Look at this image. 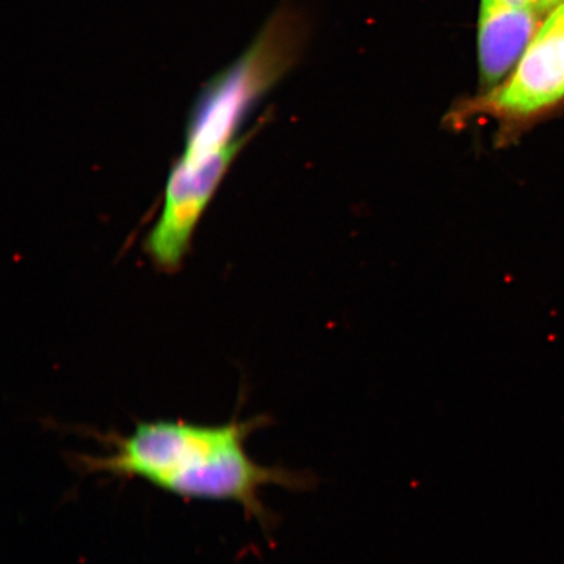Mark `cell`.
Returning a JSON list of instances; mask_svg holds the SVG:
<instances>
[{"label":"cell","instance_id":"1","mask_svg":"<svg viewBox=\"0 0 564 564\" xmlns=\"http://www.w3.org/2000/svg\"><path fill=\"white\" fill-rule=\"evenodd\" d=\"M271 422L270 415L259 414L249 420L235 415L223 425L139 421L126 435L115 430H90V436L104 443L108 454H73L70 462L82 474L139 478L176 497L236 503L270 533L273 513L264 506L260 491L270 485L310 491L317 484L310 471L264 467L247 454L250 435Z\"/></svg>","mask_w":564,"mask_h":564},{"label":"cell","instance_id":"2","mask_svg":"<svg viewBox=\"0 0 564 564\" xmlns=\"http://www.w3.org/2000/svg\"><path fill=\"white\" fill-rule=\"evenodd\" d=\"M302 23L281 9L247 51L203 87L186 126L183 159L206 160L238 138L260 98L293 66L300 52Z\"/></svg>","mask_w":564,"mask_h":564},{"label":"cell","instance_id":"3","mask_svg":"<svg viewBox=\"0 0 564 564\" xmlns=\"http://www.w3.org/2000/svg\"><path fill=\"white\" fill-rule=\"evenodd\" d=\"M564 105V3L550 13L509 77L497 87L457 104L447 116L451 129L492 121L496 145L519 143L533 127Z\"/></svg>","mask_w":564,"mask_h":564},{"label":"cell","instance_id":"4","mask_svg":"<svg viewBox=\"0 0 564 564\" xmlns=\"http://www.w3.org/2000/svg\"><path fill=\"white\" fill-rule=\"evenodd\" d=\"M249 139L238 138L203 161L182 158L175 162L167 176L164 208L147 238V251L162 270L172 272L181 265L203 212Z\"/></svg>","mask_w":564,"mask_h":564},{"label":"cell","instance_id":"5","mask_svg":"<svg viewBox=\"0 0 564 564\" xmlns=\"http://www.w3.org/2000/svg\"><path fill=\"white\" fill-rule=\"evenodd\" d=\"M538 12L506 0H481L478 24L479 74L484 91L497 87L517 65L540 28Z\"/></svg>","mask_w":564,"mask_h":564},{"label":"cell","instance_id":"6","mask_svg":"<svg viewBox=\"0 0 564 564\" xmlns=\"http://www.w3.org/2000/svg\"><path fill=\"white\" fill-rule=\"evenodd\" d=\"M564 3V0H528V6L539 13L545 15L549 11H554L556 7Z\"/></svg>","mask_w":564,"mask_h":564},{"label":"cell","instance_id":"7","mask_svg":"<svg viewBox=\"0 0 564 564\" xmlns=\"http://www.w3.org/2000/svg\"><path fill=\"white\" fill-rule=\"evenodd\" d=\"M513 6H528V0H506Z\"/></svg>","mask_w":564,"mask_h":564}]
</instances>
